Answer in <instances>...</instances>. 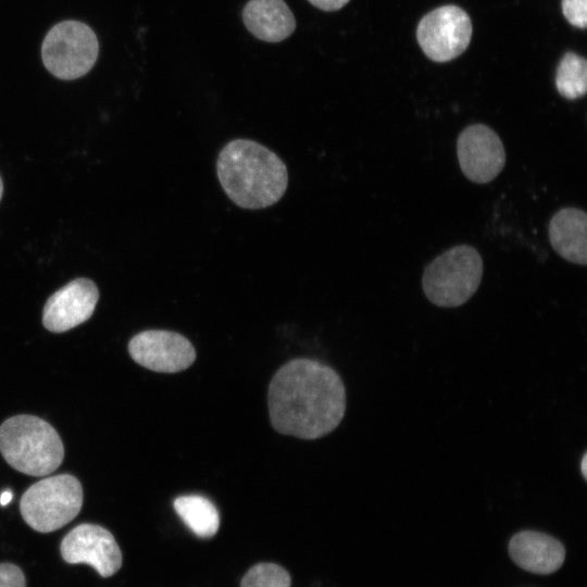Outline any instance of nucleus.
<instances>
[{"instance_id": "nucleus-8", "label": "nucleus", "mask_w": 587, "mask_h": 587, "mask_svg": "<svg viewBox=\"0 0 587 587\" xmlns=\"http://www.w3.org/2000/svg\"><path fill=\"white\" fill-rule=\"evenodd\" d=\"M128 352L139 365L160 373H177L196 360L192 344L183 335L163 329H148L128 342Z\"/></svg>"}, {"instance_id": "nucleus-12", "label": "nucleus", "mask_w": 587, "mask_h": 587, "mask_svg": "<svg viewBox=\"0 0 587 587\" xmlns=\"http://www.w3.org/2000/svg\"><path fill=\"white\" fill-rule=\"evenodd\" d=\"M512 560L523 570L535 574H551L565 559V549L555 538L536 530L515 534L509 542Z\"/></svg>"}, {"instance_id": "nucleus-22", "label": "nucleus", "mask_w": 587, "mask_h": 587, "mask_svg": "<svg viewBox=\"0 0 587 587\" xmlns=\"http://www.w3.org/2000/svg\"><path fill=\"white\" fill-rule=\"evenodd\" d=\"M586 463H587V461H586V453H585L584 457H583V460H582V466H580V467H582V473H583V475H584L585 478L587 477V474H586Z\"/></svg>"}, {"instance_id": "nucleus-16", "label": "nucleus", "mask_w": 587, "mask_h": 587, "mask_svg": "<svg viewBox=\"0 0 587 587\" xmlns=\"http://www.w3.org/2000/svg\"><path fill=\"white\" fill-rule=\"evenodd\" d=\"M559 93L575 100L583 97L587 89V62L582 55L569 51L561 59L555 74Z\"/></svg>"}, {"instance_id": "nucleus-21", "label": "nucleus", "mask_w": 587, "mask_h": 587, "mask_svg": "<svg viewBox=\"0 0 587 587\" xmlns=\"http://www.w3.org/2000/svg\"><path fill=\"white\" fill-rule=\"evenodd\" d=\"M13 498V495L10 490H5L0 495V504L7 505Z\"/></svg>"}, {"instance_id": "nucleus-4", "label": "nucleus", "mask_w": 587, "mask_h": 587, "mask_svg": "<svg viewBox=\"0 0 587 587\" xmlns=\"http://www.w3.org/2000/svg\"><path fill=\"white\" fill-rule=\"evenodd\" d=\"M483 277L479 252L469 245H459L434 259L422 277L427 299L441 308L465 303L477 290Z\"/></svg>"}, {"instance_id": "nucleus-11", "label": "nucleus", "mask_w": 587, "mask_h": 587, "mask_svg": "<svg viewBox=\"0 0 587 587\" xmlns=\"http://www.w3.org/2000/svg\"><path fill=\"white\" fill-rule=\"evenodd\" d=\"M99 291L93 282L77 278L55 291L46 302L43 326L63 333L87 321L93 313Z\"/></svg>"}, {"instance_id": "nucleus-17", "label": "nucleus", "mask_w": 587, "mask_h": 587, "mask_svg": "<svg viewBox=\"0 0 587 587\" xmlns=\"http://www.w3.org/2000/svg\"><path fill=\"white\" fill-rule=\"evenodd\" d=\"M240 587H290V576L277 564L259 563L245 574Z\"/></svg>"}, {"instance_id": "nucleus-23", "label": "nucleus", "mask_w": 587, "mask_h": 587, "mask_svg": "<svg viewBox=\"0 0 587 587\" xmlns=\"http://www.w3.org/2000/svg\"><path fill=\"white\" fill-rule=\"evenodd\" d=\"M2 191H3V185H2V179L0 177V199L2 197Z\"/></svg>"}, {"instance_id": "nucleus-19", "label": "nucleus", "mask_w": 587, "mask_h": 587, "mask_svg": "<svg viewBox=\"0 0 587 587\" xmlns=\"http://www.w3.org/2000/svg\"><path fill=\"white\" fill-rule=\"evenodd\" d=\"M0 587H26L22 570L12 563H0Z\"/></svg>"}, {"instance_id": "nucleus-5", "label": "nucleus", "mask_w": 587, "mask_h": 587, "mask_svg": "<svg viewBox=\"0 0 587 587\" xmlns=\"http://www.w3.org/2000/svg\"><path fill=\"white\" fill-rule=\"evenodd\" d=\"M83 501L79 480L71 474H60L32 485L21 498L20 511L33 529L51 533L74 520Z\"/></svg>"}, {"instance_id": "nucleus-1", "label": "nucleus", "mask_w": 587, "mask_h": 587, "mask_svg": "<svg viewBox=\"0 0 587 587\" xmlns=\"http://www.w3.org/2000/svg\"><path fill=\"white\" fill-rule=\"evenodd\" d=\"M272 427L284 435L316 439L333 432L346 411V391L330 366L295 359L274 374L267 392Z\"/></svg>"}, {"instance_id": "nucleus-14", "label": "nucleus", "mask_w": 587, "mask_h": 587, "mask_svg": "<svg viewBox=\"0 0 587 587\" xmlns=\"http://www.w3.org/2000/svg\"><path fill=\"white\" fill-rule=\"evenodd\" d=\"M549 240L563 259L579 265L587 263V214L576 208L559 210L549 223Z\"/></svg>"}, {"instance_id": "nucleus-15", "label": "nucleus", "mask_w": 587, "mask_h": 587, "mask_svg": "<svg viewBox=\"0 0 587 587\" xmlns=\"http://www.w3.org/2000/svg\"><path fill=\"white\" fill-rule=\"evenodd\" d=\"M174 509L189 529L201 538L214 536L220 527V515L214 504L198 495L174 500Z\"/></svg>"}, {"instance_id": "nucleus-3", "label": "nucleus", "mask_w": 587, "mask_h": 587, "mask_svg": "<svg viewBox=\"0 0 587 587\" xmlns=\"http://www.w3.org/2000/svg\"><path fill=\"white\" fill-rule=\"evenodd\" d=\"M0 452L16 471L30 476L54 472L64 458V447L57 430L45 420L21 414L0 426Z\"/></svg>"}, {"instance_id": "nucleus-13", "label": "nucleus", "mask_w": 587, "mask_h": 587, "mask_svg": "<svg viewBox=\"0 0 587 587\" xmlns=\"http://www.w3.org/2000/svg\"><path fill=\"white\" fill-rule=\"evenodd\" d=\"M242 21L255 38L266 42L283 41L296 29V18L284 0H249Z\"/></svg>"}, {"instance_id": "nucleus-20", "label": "nucleus", "mask_w": 587, "mask_h": 587, "mask_svg": "<svg viewBox=\"0 0 587 587\" xmlns=\"http://www.w3.org/2000/svg\"><path fill=\"white\" fill-rule=\"evenodd\" d=\"M308 1L315 8L322 11H326V12L340 10L349 2V0H308Z\"/></svg>"}, {"instance_id": "nucleus-7", "label": "nucleus", "mask_w": 587, "mask_h": 587, "mask_svg": "<svg viewBox=\"0 0 587 587\" xmlns=\"http://www.w3.org/2000/svg\"><path fill=\"white\" fill-rule=\"evenodd\" d=\"M472 30L469 14L460 7L449 4L436 8L421 18L416 39L427 58L448 62L465 51Z\"/></svg>"}, {"instance_id": "nucleus-6", "label": "nucleus", "mask_w": 587, "mask_h": 587, "mask_svg": "<svg viewBox=\"0 0 587 587\" xmlns=\"http://www.w3.org/2000/svg\"><path fill=\"white\" fill-rule=\"evenodd\" d=\"M99 43L86 24L65 21L53 26L41 48L47 70L61 79H75L88 73L97 61Z\"/></svg>"}, {"instance_id": "nucleus-10", "label": "nucleus", "mask_w": 587, "mask_h": 587, "mask_svg": "<svg viewBox=\"0 0 587 587\" xmlns=\"http://www.w3.org/2000/svg\"><path fill=\"white\" fill-rule=\"evenodd\" d=\"M457 154L462 173L477 184L495 179L505 164V151L500 137L484 124L470 125L460 133Z\"/></svg>"}, {"instance_id": "nucleus-9", "label": "nucleus", "mask_w": 587, "mask_h": 587, "mask_svg": "<svg viewBox=\"0 0 587 587\" xmlns=\"http://www.w3.org/2000/svg\"><path fill=\"white\" fill-rule=\"evenodd\" d=\"M60 551L65 562L88 564L102 577L114 575L122 566V552L113 535L96 524L74 527L63 538Z\"/></svg>"}, {"instance_id": "nucleus-2", "label": "nucleus", "mask_w": 587, "mask_h": 587, "mask_svg": "<svg viewBox=\"0 0 587 587\" xmlns=\"http://www.w3.org/2000/svg\"><path fill=\"white\" fill-rule=\"evenodd\" d=\"M216 172L227 197L243 209L273 205L288 186V171L283 160L251 139L227 142L218 153Z\"/></svg>"}, {"instance_id": "nucleus-18", "label": "nucleus", "mask_w": 587, "mask_h": 587, "mask_svg": "<svg viewBox=\"0 0 587 587\" xmlns=\"http://www.w3.org/2000/svg\"><path fill=\"white\" fill-rule=\"evenodd\" d=\"M562 12L566 21L584 29L587 25V0H562Z\"/></svg>"}]
</instances>
